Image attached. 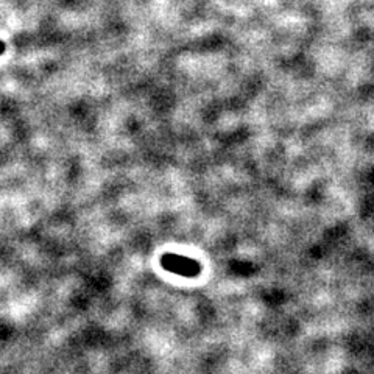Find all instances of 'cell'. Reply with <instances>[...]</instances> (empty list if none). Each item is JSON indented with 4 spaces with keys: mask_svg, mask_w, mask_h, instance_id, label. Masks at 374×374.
Listing matches in <instances>:
<instances>
[{
    "mask_svg": "<svg viewBox=\"0 0 374 374\" xmlns=\"http://www.w3.org/2000/svg\"><path fill=\"white\" fill-rule=\"evenodd\" d=\"M161 267L175 275L184 278H195L201 273V264L197 259L186 257L181 254L167 253L161 257Z\"/></svg>",
    "mask_w": 374,
    "mask_h": 374,
    "instance_id": "1",
    "label": "cell"
},
{
    "mask_svg": "<svg viewBox=\"0 0 374 374\" xmlns=\"http://www.w3.org/2000/svg\"><path fill=\"white\" fill-rule=\"evenodd\" d=\"M4 52H5V44L2 41H0V55H4Z\"/></svg>",
    "mask_w": 374,
    "mask_h": 374,
    "instance_id": "2",
    "label": "cell"
}]
</instances>
